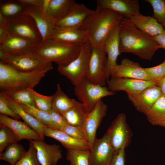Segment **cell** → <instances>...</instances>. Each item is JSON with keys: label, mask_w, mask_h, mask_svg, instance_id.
I'll use <instances>...</instances> for the list:
<instances>
[{"label": "cell", "mask_w": 165, "mask_h": 165, "mask_svg": "<svg viewBox=\"0 0 165 165\" xmlns=\"http://www.w3.org/2000/svg\"><path fill=\"white\" fill-rule=\"evenodd\" d=\"M119 50L151 60L160 47L153 37L137 27L129 19L124 18L119 24Z\"/></svg>", "instance_id": "1"}, {"label": "cell", "mask_w": 165, "mask_h": 165, "mask_svg": "<svg viewBox=\"0 0 165 165\" xmlns=\"http://www.w3.org/2000/svg\"><path fill=\"white\" fill-rule=\"evenodd\" d=\"M124 18L112 10L97 7L79 28L87 32L92 47H103L108 35Z\"/></svg>", "instance_id": "2"}, {"label": "cell", "mask_w": 165, "mask_h": 165, "mask_svg": "<svg viewBox=\"0 0 165 165\" xmlns=\"http://www.w3.org/2000/svg\"><path fill=\"white\" fill-rule=\"evenodd\" d=\"M48 72L46 70H38L22 72L0 61V92L9 94L20 90L33 89Z\"/></svg>", "instance_id": "3"}, {"label": "cell", "mask_w": 165, "mask_h": 165, "mask_svg": "<svg viewBox=\"0 0 165 165\" xmlns=\"http://www.w3.org/2000/svg\"><path fill=\"white\" fill-rule=\"evenodd\" d=\"M82 45L72 44L50 38L35 52L58 66H66L79 55Z\"/></svg>", "instance_id": "4"}, {"label": "cell", "mask_w": 165, "mask_h": 165, "mask_svg": "<svg viewBox=\"0 0 165 165\" xmlns=\"http://www.w3.org/2000/svg\"><path fill=\"white\" fill-rule=\"evenodd\" d=\"M0 61L7 63L17 70L25 72L38 70L49 71L53 68L52 63L35 52L9 55L0 52Z\"/></svg>", "instance_id": "5"}, {"label": "cell", "mask_w": 165, "mask_h": 165, "mask_svg": "<svg viewBox=\"0 0 165 165\" xmlns=\"http://www.w3.org/2000/svg\"><path fill=\"white\" fill-rule=\"evenodd\" d=\"M92 46L88 40L82 45L78 57L68 65L58 66L60 74L66 77L74 86L78 85L85 77Z\"/></svg>", "instance_id": "6"}, {"label": "cell", "mask_w": 165, "mask_h": 165, "mask_svg": "<svg viewBox=\"0 0 165 165\" xmlns=\"http://www.w3.org/2000/svg\"><path fill=\"white\" fill-rule=\"evenodd\" d=\"M75 95L84 106L87 114L95 108L103 97L114 95L107 87L94 84L86 77L78 86H74Z\"/></svg>", "instance_id": "7"}, {"label": "cell", "mask_w": 165, "mask_h": 165, "mask_svg": "<svg viewBox=\"0 0 165 165\" xmlns=\"http://www.w3.org/2000/svg\"><path fill=\"white\" fill-rule=\"evenodd\" d=\"M6 19L9 33L41 44L42 37L35 20L31 16L24 12Z\"/></svg>", "instance_id": "8"}, {"label": "cell", "mask_w": 165, "mask_h": 165, "mask_svg": "<svg viewBox=\"0 0 165 165\" xmlns=\"http://www.w3.org/2000/svg\"><path fill=\"white\" fill-rule=\"evenodd\" d=\"M115 151L125 148L130 144L132 132L126 121L124 113L119 114L113 120L106 133Z\"/></svg>", "instance_id": "9"}, {"label": "cell", "mask_w": 165, "mask_h": 165, "mask_svg": "<svg viewBox=\"0 0 165 165\" xmlns=\"http://www.w3.org/2000/svg\"><path fill=\"white\" fill-rule=\"evenodd\" d=\"M107 61V54L103 47H92L85 77L94 84L105 86Z\"/></svg>", "instance_id": "10"}, {"label": "cell", "mask_w": 165, "mask_h": 165, "mask_svg": "<svg viewBox=\"0 0 165 165\" xmlns=\"http://www.w3.org/2000/svg\"><path fill=\"white\" fill-rule=\"evenodd\" d=\"M40 45L29 39L9 33L0 43V52L9 55L35 52Z\"/></svg>", "instance_id": "11"}, {"label": "cell", "mask_w": 165, "mask_h": 165, "mask_svg": "<svg viewBox=\"0 0 165 165\" xmlns=\"http://www.w3.org/2000/svg\"><path fill=\"white\" fill-rule=\"evenodd\" d=\"M106 83L110 91L114 92L124 91L127 95L137 94L146 88L157 84L156 82L151 80L116 77H111Z\"/></svg>", "instance_id": "12"}, {"label": "cell", "mask_w": 165, "mask_h": 165, "mask_svg": "<svg viewBox=\"0 0 165 165\" xmlns=\"http://www.w3.org/2000/svg\"><path fill=\"white\" fill-rule=\"evenodd\" d=\"M115 151L105 133L96 139L90 149V165H110Z\"/></svg>", "instance_id": "13"}, {"label": "cell", "mask_w": 165, "mask_h": 165, "mask_svg": "<svg viewBox=\"0 0 165 165\" xmlns=\"http://www.w3.org/2000/svg\"><path fill=\"white\" fill-rule=\"evenodd\" d=\"M107 109V105L101 100L94 108L87 114L83 129L91 148L96 139L97 130L106 116Z\"/></svg>", "instance_id": "14"}, {"label": "cell", "mask_w": 165, "mask_h": 165, "mask_svg": "<svg viewBox=\"0 0 165 165\" xmlns=\"http://www.w3.org/2000/svg\"><path fill=\"white\" fill-rule=\"evenodd\" d=\"M24 13L35 20L42 37V44L49 39L56 27L55 21L46 14L44 9L24 6Z\"/></svg>", "instance_id": "15"}, {"label": "cell", "mask_w": 165, "mask_h": 165, "mask_svg": "<svg viewBox=\"0 0 165 165\" xmlns=\"http://www.w3.org/2000/svg\"><path fill=\"white\" fill-rule=\"evenodd\" d=\"M119 23L113 29L106 39L103 48L107 55L105 75L107 81L111 77L112 70L118 65L117 60L120 54L119 33Z\"/></svg>", "instance_id": "16"}, {"label": "cell", "mask_w": 165, "mask_h": 165, "mask_svg": "<svg viewBox=\"0 0 165 165\" xmlns=\"http://www.w3.org/2000/svg\"><path fill=\"white\" fill-rule=\"evenodd\" d=\"M34 147L37 159L41 165H56L62 156L60 146L48 144L43 140H29Z\"/></svg>", "instance_id": "17"}, {"label": "cell", "mask_w": 165, "mask_h": 165, "mask_svg": "<svg viewBox=\"0 0 165 165\" xmlns=\"http://www.w3.org/2000/svg\"><path fill=\"white\" fill-rule=\"evenodd\" d=\"M94 10L82 4L75 3L63 16L55 21L59 27H79Z\"/></svg>", "instance_id": "18"}, {"label": "cell", "mask_w": 165, "mask_h": 165, "mask_svg": "<svg viewBox=\"0 0 165 165\" xmlns=\"http://www.w3.org/2000/svg\"><path fill=\"white\" fill-rule=\"evenodd\" d=\"M111 77L151 80L144 68L141 67L138 63L126 58L123 59L120 64L112 70Z\"/></svg>", "instance_id": "19"}, {"label": "cell", "mask_w": 165, "mask_h": 165, "mask_svg": "<svg viewBox=\"0 0 165 165\" xmlns=\"http://www.w3.org/2000/svg\"><path fill=\"white\" fill-rule=\"evenodd\" d=\"M162 96L157 85L149 86L135 95H128L129 100L136 109L145 114Z\"/></svg>", "instance_id": "20"}, {"label": "cell", "mask_w": 165, "mask_h": 165, "mask_svg": "<svg viewBox=\"0 0 165 165\" xmlns=\"http://www.w3.org/2000/svg\"><path fill=\"white\" fill-rule=\"evenodd\" d=\"M97 7L112 10L128 19L140 13L138 0H98Z\"/></svg>", "instance_id": "21"}, {"label": "cell", "mask_w": 165, "mask_h": 165, "mask_svg": "<svg viewBox=\"0 0 165 165\" xmlns=\"http://www.w3.org/2000/svg\"><path fill=\"white\" fill-rule=\"evenodd\" d=\"M50 38L80 45L88 40L87 32L79 27H56Z\"/></svg>", "instance_id": "22"}, {"label": "cell", "mask_w": 165, "mask_h": 165, "mask_svg": "<svg viewBox=\"0 0 165 165\" xmlns=\"http://www.w3.org/2000/svg\"><path fill=\"white\" fill-rule=\"evenodd\" d=\"M0 124L10 129L20 141L43 140L38 133L24 122L11 118L8 116L0 114Z\"/></svg>", "instance_id": "23"}, {"label": "cell", "mask_w": 165, "mask_h": 165, "mask_svg": "<svg viewBox=\"0 0 165 165\" xmlns=\"http://www.w3.org/2000/svg\"><path fill=\"white\" fill-rule=\"evenodd\" d=\"M44 135L58 141L67 149L89 150L91 148L87 142L75 139L60 130L47 127Z\"/></svg>", "instance_id": "24"}, {"label": "cell", "mask_w": 165, "mask_h": 165, "mask_svg": "<svg viewBox=\"0 0 165 165\" xmlns=\"http://www.w3.org/2000/svg\"><path fill=\"white\" fill-rule=\"evenodd\" d=\"M129 19L139 29L153 37L164 30L162 25L153 17L145 16L139 13Z\"/></svg>", "instance_id": "25"}, {"label": "cell", "mask_w": 165, "mask_h": 165, "mask_svg": "<svg viewBox=\"0 0 165 165\" xmlns=\"http://www.w3.org/2000/svg\"><path fill=\"white\" fill-rule=\"evenodd\" d=\"M5 94L8 104L11 109L15 113L19 115L24 122L37 132L43 140L44 138V130L46 127L47 126L26 112L18 104L13 101L7 95Z\"/></svg>", "instance_id": "26"}, {"label": "cell", "mask_w": 165, "mask_h": 165, "mask_svg": "<svg viewBox=\"0 0 165 165\" xmlns=\"http://www.w3.org/2000/svg\"><path fill=\"white\" fill-rule=\"evenodd\" d=\"M75 2L73 0H50L44 9L56 21L66 14Z\"/></svg>", "instance_id": "27"}, {"label": "cell", "mask_w": 165, "mask_h": 165, "mask_svg": "<svg viewBox=\"0 0 165 165\" xmlns=\"http://www.w3.org/2000/svg\"><path fill=\"white\" fill-rule=\"evenodd\" d=\"M52 96V109L62 116L74 106L76 101L74 99L69 97L58 83L56 91Z\"/></svg>", "instance_id": "28"}, {"label": "cell", "mask_w": 165, "mask_h": 165, "mask_svg": "<svg viewBox=\"0 0 165 165\" xmlns=\"http://www.w3.org/2000/svg\"><path fill=\"white\" fill-rule=\"evenodd\" d=\"M87 114L82 104L76 101L74 106L62 116L68 124L83 128Z\"/></svg>", "instance_id": "29"}, {"label": "cell", "mask_w": 165, "mask_h": 165, "mask_svg": "<svg viewBox=\"0 0 165 165\" xmlns=\"http://www.w3.org/2000/svg\"><path fill=\"white\" fill-rule=\"evenodd\" d=\"M26 152L22 145L17 143H13L8 145L4 152L0 153V159L14 165Z\"/></svg>", "instance_id": "30"}, {"label": "cell", "mask_w": 165, "mask_h": 165, "mask_svg": "<svg viewBox=\"0 0 165 165\" xmlns=\"http://www.w3.org/2000/svg\"><path fill=\"white\" fill-rule=\"evenodd\" d=\"M18 104L25 111L43 124L52 129L59 130L58 127L52 120L49 112L40 110L33 106Z\"/></svg>", "instance_id": "31"}, {"label": "cell", "mask_w": 165, "mask_h": 165, "mask_svg": "<svg viewBox=\"0 0 165 165\" xmlns=\"http://www.w3.org/2000/svg\"><path fill=\"white\" fill-rule=\"evenodd\" d=\"M152 124L165 118V97L161 96L145 114Z\"/></svg>", "instance_id": "32"}, {"label": "cell", "mask_w": 165, "mask_h": 165, "mask_svg": "<svg viewBox=\"0 0 165 165\" xmlns=\"http://www.w3.org/2000/svg\"><path fill=\"white\" fill-rule=\"evenodd\" d=\"M90 150L67 149L66 159L70 165H90Z\"/></svg>", "instance_id": "33"}, {"label": "cell", "mask_w": 165, "mask_h": 165, "mask_svg": "<svg viewBox=\"0 0 165 165\" xmlns=\"http://www.w3.org/2000/svg\"><path fill=\"white\" fill-rule=\"evenodd\" d=\"M24 6L18 1L0 3V13L6 18L15 16L24 12Z\"/></svg>", "instance_id": "34"}, {"label": "cell", "mask_w": 165, "mask_h": 165, "mask_svg": "<svg viewBox=\"0 0 165 165\" xmlns=\"http://www.w3.org/2000/svg\"><path fill=\"white\" fill-rule=\"evenodd\" d=\"M20 140L14 133L6 126L0 124V152L9 145L17 143Z\"/></svg>", "instance_id": "35"}, {"label": "cell", "mask_w": 165, "mask_h": 165, "mask_svg": "<svg viewBox=\"0 0 165 165\" xmlns=\"http://www.w3.org/2000/svg\"><path fill=\"white\" fill-rule=\"evenodd\" d=\"M30 91L35 107L40 110L49 112L52 109V96L40 94L33 89Z\"/></svg>", "instance_id": "36"}, {"label": "cell", "mask_w": 165, "mask_h": 165, "mask_svg": "<svg viewBox=\"0 0 165 165\" xmlns=\"http://www.w3.org/2000/svg\"><path fill=\"white\" fill-rule=\"evenodd\" d=\"M152 6L153 11V17L165 30V0H145Z\"/></svg>", "instance_id": "37"}, {"label": "cell", "mask_w": 165, "mask_h": 165, "mask_svg": "<svg viewBox=\"0 0 165 165\" xmlns=\"http://www.w3.org/2000/svg\"><path fill=\"white\" fill-rule=\"evenodd\" d=\"M30 89H31L20 90L6 95L12 100L18 104L27 105L35 107Z\"/></svg>", "instance_id": "38"}, {"label": "cell", "mask_w": 165, "mask_h": 165, "mask_svg": "<svg viewBox=\"0 0 165 165\" xmlns=\"http://www.w3.org/2000/svg\"><path fill=\"white\" fill-rule=\"evenodd\" d=\"M14 165H41L37 159L36 150L31 141L29 142L28 150Z\"/></svg>", "instance_id": "39"}, {"label": "cell", "mask_w": 165, "mask_h": 165, "mask_svg": "<svg viewBox=\"0 0 165 165\" xmlns=\"http://www.w3.org/2000/svg\"><path fill=\"white\" fill-rule=\"evenodd\" d=\"M59 130L75 139L87 142L83 128L68 124Z\"/></svg>", "instance_id": "40"}, {"label": "cell", "mask_w": 165, "mask_h": 165, "mask_svg": "<svg viewBox=\"0 0 165 165\" xmlns=\"http://www.w3.org/2000/svg\"><path fill=\"white\" fill-rule=\"evenodd\" d=\"M151 80L157 83L165 76V62L156 66L144 68Z\"/></svg>", "instance_id": "41"}, {"label": "cell", "mask_w": 165, "mask_h": 165, "mask_svg": "<svg viewBox=\"0 0 165 165\" xmlns=\"http://www.w3.org/2000/svg\"><path fill=\"white\" fill-rule=\"evenodd\" d=\"M0 113V114L10 116L16 120H19L21 118L19 115L15 113L9 107L8 104L5 94L1 92Z\"/></svg>", "instance_id": "42"}, {"label": "cell", "mask_w": 165, "mask_h": 165, "mask_svg": "<svg viewBox=\"0 0 165 165\" xmlns=\"http://www.w3.org/2000/svg\"><path fill=\"white\" fill-rule=\"evenodd\" d=\"M125 148L115 151L110 165H125Z\"/></svg>", "instance_id": "43"}, {"label": "cell", "mask_w": 165, "mask_h": 165, "mask_svg": "<svg viewBox=\"0 0 165 165\" xmlns=\"http://www.w3.org/2000/svg\"><path fill=\"white\" fill-rule=\"evenodd\" d=\"M49 112L51 116L52 120L58 127L59 130L68 124L62 116L52 109Z\"/></svg>", "instance_id": "44"}, {"label": "cell", "mask_w": 165, "mask_h": 165, "mask_svg": "<svg viewBox=\"0 0 165 165\" xmlns=\"http://www.w3.org/2000/svg\"><path fill=\"white\" fill-rule=\"evenodd\" d=\"M18 1L24 6L38 7L44 9L45 0H19Z\"/></svg>", "instance_id": "45"}, {"label": "cell", "mask_w": 165, "mask_h": 165, "mask_svg": "<svg viewBox=\"0 0 165 165\" xmlns=\"http://www.w3.org/2000/svg\"><path fill=\"white\" fill-rule=\"evenodd\" d=\"M153 38L160 45V48L165 50V30Z\"/></svg>", "instance_id": "46"}, {"label": "cell", "mask_w": 165, "mask_h": 165, "mask_svg": "<svg viewBox=\"0 0 165 165\" xmlns=\"http://www.w3.org/2000/svg\"><path fill=\"white\" fill-rule=\"evenodd\" d=\"M9 33L7 25H0V43L4 40Z\"/></svg>", "instance_id": "47"}, {"label": "cell", "mask_w": 165, "mask_h": 165, "mask_svg": "<svg viewBox=\"0 0 165 165\" xmlns=\"http://www.w3.org/2000/svg\"><path fill=\"white\" fill-rule=\"evenodd\" d=\"M162 96L165 97V76L157 82Z\"/></svg>", "instance_id": "48"}, {"label": "cell", "mask_w": 165, "mask_h": 165, "mask_svg": "<svg viewBox=\"0 0 165 165\" xmlns=\"http://www.w3.org/2000/svg\"><path fill=\"white\" fill-rule=\"evenodd\" d=\"M152 124L154 125H158L165 127V118L156 121Z\"/></svg>", "instance_id": "49"}, {"label": "cell", "mask_w": 165, "mask_h": 165, "mask_svg": "<svg viewBox=\"0 0 165 165\" xmlns=\"http://www.w3.org/2000/svg\"><path fill=\"white\" fill-rule=\"evenodd\" d=\"M7 24L6 18L0 13V25H7Z\"/></svg>", "instance_id": "50"}, {"label": "cell", "mask_w": 165, "mask_h": 165, "mask_svg": "<svg viewBox=\"0 0 165 165\" xmlns=\"http://www.w3.org/2000/svg\"><path fill=\"white\" fill-rule=\"evenodd\" d=\"M164 61L165 62V61Z\"/></svg>", "instance_id": "51"}, {"label": "cell", "mask_w": 165, "mask_h": 165, "mask_svg": "<svg viewBox=\"0 0 165 165\" xmlns=\"http://www.w3.org/2000/svg\"><path fill=\"white\" fill-rule=\"evenodd\" d=\"M147 165H148L147 164Z\"/></svg>", "instance_id": "52"}]
</instances>
